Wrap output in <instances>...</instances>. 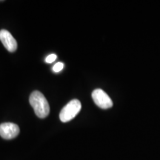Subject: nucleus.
<instances>
[{"mask_svg":"<svg viewBox=\"0 0 160 160\" xmlns=\"http://www.w3.org/2000/svg\"><path fill=\"white\" fill-rule=\"evenodd\" d=\"M19 128L17 124L5 122L0 125V136L5 139H13L19 135Z\"/></svg>","mask_w":160,"mask_h":160,"instance_id":"obj_4","label":"nucleus"},{"mask_svg":"<svg viewBox=\"0 0 160 160\" xmlns=\"http://www.w3.org/2000/svg\"><path fill=\"white\" fill-rule=\"evenodd\" d=\"M57 56L56 54H53H53H50L49 56H48L47 58L45 59V62L47 63H52L57 59Z\"/></svg>","mask_w":160,"mask_h":160,"instance_id":"obj_7","label":"nucleus"},{"mask_svg":"<svg viewBox=\"0 0 160 160\" xmlns=\"http://www.w3.org/2000/svg\"><path fill=\"white\" fill-rule=\"evenodd\" d=\"M92 98L96 105L102 109H108L113 106L111 97L102 89H96L92 92Z\"/></svg>","mask_w":160,"mask_h":160,"instance_id":"obj_3","label":"nucleus"},{"mask_svg":"<svg viewBox=\"0 0 160 160\" xmlns=\"http://www.w3.org/2000/svg\"><path fill=\"white\" fill-rule=\"evenodd\" d=\"M64 65L63 62H57V64H55L54 65H53V71L55 72V73H58V72H60L64 68Z\"/></svg>","mask_w":160,"mask_h":160,"instance_id":"obj_6","label":"nucleus"},{"mask_svg":"<svg viewBox=\"0 0 160 160\" xmlns=\"http://www.w3.org/2000/svg\"><path fill=\"white\" fill-rule=\"evenodd\" d=\"M29 102L38 117L44 119L48 116L50 113L49 104L41 92L38 91L32 92L30 96Z\"/></svg>","mask_w":160,"mask_h":160,"instance_id":"obj_1","label":"nucleus"},{"mask_svg":"<svg viewBox=\"0 0 160 160\" xmlns=\"http://www.w3.org/2000/svg\"><path fill=\"white\" fill-rule=\"evenodd\" d=\"M82 104L79 100L73 99L62 109L59 114V119L62 122L71 121L81 111Z\"/></svg>","mask_w":160,"mask_h":160,"instance_id":"obj_2","label":"nucleus"},{"mask_svg":"<svg viewBox=\"0 0 160 160\" xmlns=\"http://www.w3.org/2000/svg\"><path fill=\"white\" fill-rule=\"evenodd\" d=\"M0 41L3 44L4 47L9 52H15L17 49V42L11 33L7 30L2 29L0 31Z\"/></svg>","mask_w":160,"mask_h":160,"instance_id":"obj_5","label":"nucleus"}]
</instances>
